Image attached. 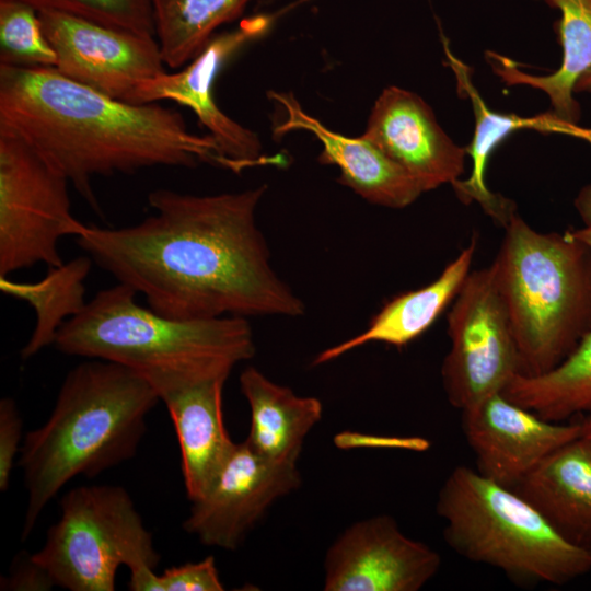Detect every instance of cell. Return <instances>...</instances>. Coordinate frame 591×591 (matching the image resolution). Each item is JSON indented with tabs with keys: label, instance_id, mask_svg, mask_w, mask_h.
I'll return each mask as SVG.
<instances>
[{
	"label": "cell",
	"instance_id": "cell-1",
	"mask_svg": "<svg viewBox=\"0 0 591 591\" xmlns=\"http://www.w3.org/2000/svg\"><path fill=\"white\" fill-rule=\"evenodd\" d=\"M266 189L193 195L159 188L148 195L153 215L117 229L84 225L76 242L171 318L300 316L304 303L275 271L256 224Z\"/></svg>",
	"mask_w": 591,
	"mask_h": 591
},
{
	"label": "cell",
	"instance_id": "cell-2",
	"mask_svg": "<svg viewBox=\"0 0 591 591\" xmlns=\"http://www.w3.org/2000/svg\"><path fill=\"white\" fill-rule=\"evenodd\" d=\"M0 127L34 146L95 210V176L199 163L240 172L209 134L192 132L178 112L111 97L56 68L0 65Z\"/></svg>",
	"mask_w": 591,
	"mask_h": 591
},
{
	"label": "cell",
	"instance_id": "cell-3",
	"mask_svg": "<svg viewBox=\"0 0 591 591\" xmlns=\"http://www.w3.org/2000/svg\"><path fill=\"white\" fill-rule=\"evenodd\" d=\"M159 401L144 378L119 363L89 359L68 372L48 419L20 449L27 491L22 540L72 478L94 477L136 455Z\"/></svg>",
	"mask_w": 591,
	"mask_h": 591
},
{
	"label": "cell",
	"instance_id": "cell-4",
	"mask_svg": "<svg viewBox=\"0 0 591 591\" xmlns=\"http://www.w3.org/2000/svg\"><path fill=\"white\" fill-rule=\"evenodd\" d=\"M118 282L99 291L59 328L54 346L69 356L123 364L164 393L227 380L255 354L253 329L241 316L176 320L136 301Z\"/></svg>",
	"mask_w": 591,
	"mask_h": 591
},
{
	"label": "cell",
	"instance_id": "cell-5",
	"mask_svg": "<svg viewBox=\"0 0 591 591\" xmlns=\"http://www.w3.org/2000/svg\"><path fill=\"white\" fill-rule=\"evenodd\" d=\"M491 263L521 374H544L591 331V250L568 230L540 232L517 212Z\"/></svg>",
	"mask_w": 591,
	"mask_h": 591
},
{
	"label": "cell",
	"instance_id": "cell-6",
	"mask_svg": "<svg viewBox=\"0 0 591 591\" xmlns=\"http://www.w3.org/2000/svg\"><path fill=\"white\" fill-rule=\"evenodd\" d=\"M436 510L453 551L514 582L560 586L591 570V551L566 541L514 489L477 470L454 467L439 490Z\"/></svg>",
	"mask_w": 591,
	"mask_h": 591
},
{
	"label": "cell",
	"instance_id": "cell-7",
	"mask_svg": "<svg viewBox=\"0 0 591 591\" xmlns=\"http://www.w3.org/2000/svg\"><path fill=\"white\" fill-rule=\"evenodd\" d=\"M61 515L32 554L55 586L71 591H113L120 566L130 570L129 589L158 591L160 556L128 491L92 485L70 489Z\"/></svg>",
	"mask_w": 591,
	"mask_h": 591
},
{
	"label": "cell",
	"instance_id": "cell-8",
	"mask_svg": "<svg viewBox=\"0 0 591 591\" xmlns=\"http://www.w3.org/2000/svg\"><path fill=\"white\" fill-rule=\"evenodd\" d=\"M69 183L27 140L0 127V277L65 263L59 241L85 225L71 213Z\"/></svg>",
	"mask_w": 591,
	"mask_h": 591
},
{
	"label": "cell",
	"instance_id": "cell-9",
	"mask_svg": "<svg viewBox=\"0 0 591 591\" xmlns=\"http://www.w3.org/2000/svg\"><path fill=\"white\" fill-rule=\"evenodd\" d=\"M450 350L441 367L449 403L461 412L501 393L521 374L511 323L493 264L471 270L448 314Z\"/></svg>",
	"mask_w": 591,
	"mask_h": 591
},
{
	"label": "cell",
	"instance_id": "cell-10",
	"mask_svg": "<svg viewBox=\"0 0 591 591\" xmlns=\"http://www.w3.org/2000/svg\"><path fill=\"white\" fill-rule=\"evenodd\" d=\"M42 28L65 77L128 102L136 86L165 71L154 35L108 26L51 10L38 11Z\"/></svg>",
	"mask_w": 591,
	"mask_h": 591
},
{
	"label": "cell",
	"instance_id": "cell-11",
	"mask_svg": "<svg viewBox=\"0 0 591 591\" xmlns=\"http://www.w3.org/2000/svg\"><path fill=\"white\" fill-rule=\"evenodd\" d=\"M268 26L265 16L243 20L236 28L215 35L205 48L176 73H162L141 81L128 102L157 103L169 100L194 112L220 150L237 169L278 163L263 155L258 136L224 114L215 100V80L222 67Z\"/></svg>",
	"mask_w": 591,
	"mask_h": 591
},
{
	"label": "cell",
	"instance_id": "cell-12",
	"mask_svg": "<svg viewBox=\"0 0 591 591\" xmlns=\"http://www.w3.org/2000/svg\"><path fill=\"white\" fill-rule=\"evenodd\" d=\"M441 557L406 536L385 514L348 526L326 552L325 591H418L439 571Z\"/></svg>",
	"mask_w": 591,
	"mask_h": 591
},
{
	"label": "cell",
	"instance_id": "cell-13",
	"mask_svg": "<svg viewBox=\"0 0 591 591\" xmlns=\"http://www.w3.org/2000/svg\"><path fill=\"white\" fill-rule=\"evenodd\" d=\"M301 484L297 465L270 462L243 441L208 488L192 501L183 528L206 546L236 549L279 498Z\"/></svg>",
	"mask_w": 591,
	"mask_h": 591
},
{
	"label": "cell",
	"instance_id": "cell-14",
	"mask_svg": "<svg viewBox=\"0 0 591 591\" xmlns=\"http://www.w3.org/2000/svg\"><path fill=\"white\" fill-rule=\"evenodd\" d=\"M462 413L476 470L513 488L545 457L580 437L581 424L552 421L496 393Z\"/></svg>",
	"mask_w": 591,
	"mask_h": 591
},
{
	"label": "cell",
	"instance_id": "cell-15",
	"mask_svg": "<svg viewBox=\"0 0 591 591\" xmlns=\"http://www.w3.org/2000/svg\"><path fill=\"white\" fill-rule=\"evenodd\" d=\"M362 135L398 163L424 193L452 185L464 172L466 148L445 134L419 95L405 89L390 85L381 92Z\"/></svg>",
	"mask_w": 591,
	"mask_h": 591
},
{
	"label": "cell",
	"instance_id": "cell-16",
	"mask_svg": "<svg viewBox=\"0 0 591 591\" xmlns=\"http://www.w3.org/2000/svg\"><path fill=\"white\" fill-rule=\"evenodd\" d=\"M285 114L275 134L304 130L321 142L318 161L338 167V182L366 200L394 209L413 204L424 192L394 160L363 135L352 138L333 131L304 112L292 93L268 92Z\"/></svg>",
	"mask_w": 591,
	"mask_h": 591
},
{
	"label": "cell",
	"instance_id": "cell-17",
	"mask_svg": "<svg viewBox=\"0 0 591 591\" xmlns=\"http://www.w3.org/2000/svg\"><path fill=\"white\" fill-rule=\"evenodd\" d=\"M227 380H211L161 395L174 425L187 498L199 499L210 487L235 444L222 412Z\"/></svg>",
	"mask_w": 591,
	"mask_h": 591
},
{
	"label": "cell",
	"instance_id": "cell-18",
	"mask_svg": "<svg viewBox=\"0 0 591 591\" xmlns=\"http://www.w3.org/2000/svg\"><path fill=\"white\" fill-rule=\"evenodd\" d=\"M512 489L566 541L591 551V445L582 437L551 453Z\"/></svg>",
	"mask_w": 591,
	"mask_h": 591
},
{
	"label": "cell",
	"instance_id": "cell-19",
	"mask_svg": "<svg viewBox=\"0 0 591 591\" xmlns=\"http://www.w3.org/2000/svg\"><path fill=\"white\" fill-rule=\"evenodd\" d=\"M444 48L457 80L459 92L470 99L475 115L474 137L466 147V153L473 162L472 172L467 178L454 182L452 187L462 202H477L486 215L503 228L515 213V204L493 193L486 185V165L494 149L519 129L561 132L582 136L584 139L588 131L558 120L551 112L534 117H520L489 109L473 84L470 68L454 57L448 47Z\"/></svg>",
	"mask_w": 591,
	"mask_h": 591
},
{
	"label": "cell",
	"instance_id": "cell-20",
	"mask_svg": "<svg viewBox=\"0 0 591 591\" xmlns=\"http://www.w3.org/2000/svg\"><path fill=\"white\" fill-rule=\"evenodd\" d=\"M476 246L477 236L473 235L432 282L390 300L363 332L323 350L312 364L329 362L369 343H384L402 348L421 336L456 298L472 270Z\"/></svg>",
	"mask_w": 591,
	"mask_h": 591
},
{
	"label": "cell",
	"instance_id": "cell-21",
	"mask_svg": "<svg viewBox=\"0 0 591 591\" xmlns=\"http://www.w3.org/2000/svg\"><path fill=\"white\" fill-rule=\"evenodd\" d=\"M239 381L251 410L245 442L270 462L297 465L308 433L322 418V402L297 395L255 367L244 369Z\"/></svg>",
	"mask_w": 591,
	"mask_h": 591
},
{
	"label": "cell",
	"instance_id": "cell-22",
	"mask_svg": "<svg viewBox=\"0 0 591 591\" xmlns=\"http://www.w3.org/2000/svg\"><path fill=\"white\" fill-rule=\"evenodd\" d=\"M558 9V33L563 47L559 68L547 76L523 72L507 57L487 53L495 72L508 84L542 90L549 99L551 113L560 121L577 126L580 107L573 97L578 80L591 69V0H544Z\"/></svg>",
	"mask_w": 591,
	"mask_h": 591
},
{
	"label": "cell",
	"instance_id": "cell-23",
	"mask_svg": "<svg viewBox=\"0 0 591 591\" xmlns=\"http://www.w3.org/2000/svg\"><path fill=\"white\" fill-rule=\"evenodd\" d=\"M92 258L78 256L61 266L48 267L46 276L37 282H16L0 277V290L33 306L36 313L34 331L21 350L28 359L48 345H54L59 328L78 314L86 301L84 281L91 270Z\"/></svg>",
	"mask_w": 591,
	"mask_h": 591
},
{
	"label": "cell",
	"instance_id": "cell-24",
	"mask_svg": "<svg viewBox=\"0 0 591 591\" xmlns=\"http://www.w3.org/2000/svg\"><path fill=\"white\" fill-rule=\"evenodd\" d=\"M502 393L552 421L591 413V331L559 366L540 375L518 374Z\"/></svg>",
	"mask_w": 591,
	"mask_h": 591
},
{
	"label": "cell",
	"instance_id": "cell-25",
	"mask_svg": "<svg viewBox=\"0 0 591 591\" xmlns=\"http://www.w3.org/2000/svg\"><path fill=\"white\" fill-rule=\"evenodd\" d=\"M252 0H151L154 35L165 66L183 68Z\"/></svg>",
	"mask_w": 591,
	"mask_h": 591
},
{
	"label": "cell",
	"instance_id": "cell-26",
	"mask_svg": "<svg viewBox=\"0 0 591 591\" xmlns=\"http://www.w3.org/2000/svg\"><path fill=\"white\" fill-rule=\"evenodd\" d=\"M0 65L56 68L57 56L46 38L38 11L19 0H0Z\"/></svg>",
	"mask_w": 591,
	"mask_h": 591
},
{
	"label": "cell",
	"instance_id": "cell-27",
	"mask_svg": "<svg viewBox=\"0 0 591 591\" xmlns=\"http://www.w3.org/2000/svg\"><path fill=\"white\" fill-rule=\"evenodd\" d=\"M37 11L51 10L108 26L154 35L151 0H19ZM155 36V35H154Z\"/></svg>",
	"mask_w": 591,
	"mask_h": 591
},
{
	"label": "cell",
	"instance_id": "cell-28",
	"mask_svg": "<svg viewBox=\"0 0 591 591\" xmlns=\"http://www.w3.org/2000/svg\"><path fill=\"white\" fill-rule=\"evenodd\" d=\"M216 559L207 556L197 563L171 567L158 575V591H223Z\"/></svg>",
	"mask_w": 591,
	"mask_h": 591
},
{
	"label": "cell",
	"instance_id": "cell-29",
	"mask_svg": "<svg viewBox=\"0 0 591 591\" xmlns=\"http://www.w3.org/2000/svg\"><path fill=\"white\" fill-rule=\"evenodd\" d=\"M23 420L15 402L10 397L0 401V490L10 484L14 459L20 452Z\"/></svg>",
	"mask_w": 591,
	"mask_h": 591
},
{
	"label": "cell",
	"instance_id": "cell-30",
	"mask_svg": "<svg viewBox=\"0 0 591 591\" xmlns=\"http://www.w3.org/2000/svg\"><path fill=\"white\" fill-rule=\"evenodd\" d=\"M0 587L4 591H47L55 583L33 555L23 551L14 557L9 575L1 578Z\"/></svg>",
	"mask_w": 591,
	"mask_h": 591
},
{
	"label": "cell",
	"instance_id": "cell-31",
	"mask_svg": "<svg viewBox=\"0 0 591 591\" xmlns=\"http://www.w3.org/2000/svg\"><path fill=\"white\" fill-rule=\"evenodd\" d=\"M575 208L582 225L568 230L569 233L591 250V183L584 185L575 198Z\"/></svg>",
	"mask_w": 591,
	"mask_h": 591
},
{
	"label": "cell",
	"instance_id": "cell-32",
	"mask_svg": "<svg viewBox=\"0 0 591 591\" xmlns=\"http://www.w3.org/2000/svg\"><path fill=\"white\" fill-rule=\"evenodd\" d=\"M575 92H588L591 93V69H589L581 78L578 80Z\"/></svg>",
	"mask_w": 591,
	"mask_h": 591
},
{
	"label": "cell",
	"instance_id": "cell-33",
	"mask_svg": "<svg viewBox=\"0 0 591 591\" xmlns=\"http://www.w3.org/2000/svg\"><path fill=\"white\" fill-rule=\"evenodd\" d=\"M581 424V434L590 445H591V413L583 415Z\"/></svg>",
	"mask_w": 591,
	"mask_h": 591
}]
</instances>
